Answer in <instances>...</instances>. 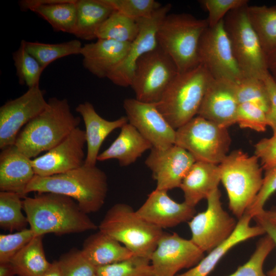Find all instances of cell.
<instances>
[{
  "label": "cell",
  "mask_w": 276,
  "mask_h": 276,
  "mask_svg": "<svg viewBox=\"0 0 276 276\" xmlns=\"http://www.w3.org/2000/svg\"><path fill=\"white\" fill-rule=\"evenodd\" d=\"M130 44L106 39L86 43L82 46L80 54L83 66L99 78H107L125 58Z\"/></svg>",
  "instance_id": "cell-21"
},
{
  "label": "cell",
  "mask_w": 276,
  "mask_h": 276,
  "mask_svg": "<svg viewBox=\"0 0 276 276\" xmlns=\"http://www.w3.org/2000/svg\"><path fill=\"white\" fill-rule=\"evenodd\" d=\"M204 253L191 239L164 232L150 257L154 276H176L181 269L197 265Z\"/></svg>",
  "instance_id": "cell-14"
},
{
  "label": "cell",
  "mask_w": 276,
  "mask_h": 276,
  "mask_svg": "<svg viewBox=\"0 0 276 276\" xmlns=\"http://www.w3.org/2000/svg\"><path fill=\"white\" fill-rule=\"evenodd\" d=\"M152 148L151 143L128 122L121 128L119 135L109 147L99 154L97 159L102 162L114 159L121 167H126Z\"/></svg>",
  "instance_id": "cell-27"
},
{
  "label": "cell",
  "mask_w": 276,
  "mask_h": 276,
  "mask_svg": "<svg viewBox=\"0 0 276 276\" xmlns=\"http://www.w3.org/2000/svg\"><path fill=\"white\" fill-rule=\"evenodd\" d=\"M213 78L199 64L179 73L168 86L157 108L175 130L197 115L207 88Z\"/></svg>",
  "instance_id": "cell-4"
},
{
  "label": "cell",
  "mask_w": 276,
  "mask_h": 276,
  "mask_svg": "<svg viewBox=\"0 0 276 276\" xmlns=\"http://www.w3.org/2000/svg\"><path fill=\"white\" fill-rule=\"evenodd\" d=\"M19 5L22 10H30L46 20L54 31L74 34L76 0H23Z\"/></svg>",
  "instance_id": "cell-25"
},
{
  "label": "cell",
  "mask_w": 276,
  "mask_h": 276,
  "mask_svg": "<svg viewBox=\"0 0 276 276\" xmlns=\"http://www.w3.org/2000/svg\"><path fill=\"white\" fill-rule=\"evenodd\" d=\"M253 219L255 220L257 225L263 228L265 234L271 238L276 247V226L260 215H257ZM266 274L267 276H276V264L272 269L267 271Z\"/></svg>",
  "instance_id": "cell-47"
},
{
  "label": "cell",
  "mask_w": 276,
  "mask_h": 276,
  "mask_svg": "<svg viewBox=\"0 0 276 276\" xmlns=\"http://www.w3.org/2000/svg\"><path fill=\"white\" fill-rule=\"evenodd\" d=\"M14 65L18 82L28 88L39 85L41 74L44 70L38 61L27 50L25 40L19 48L12 54Z\"/></svg>",
  "instance_id": "cell-35"
},
{
  "label": "cell",
  "mask_w": 276,
  "mask_h": 276,
  "mask_svg": "<svg viewBox=\"0 0 276 276\" xmlns=\"http://www.w3.org/2000/svg\"><path fill=\"white\" fill-rule=\"evenodd\" d=\"M221 181L226 191L228 206L240 219L262 187L263 169L259 158L240 150L231 152L219 165Z\"/></svg>",
  "instance_id": "cell-6"
},
{
  "label": "cell",
  "mask_w": 276,
  "mask_h": 276,
  "mask_svg": "<svg viewBox=\"0 0 276 276\" xmlns=\"http://www.w3.org/2000/svg\"><path fill=\"white\" fill-rule=\"evenodd\" d=\"M43 236H35L11 259L17 276H40L51 266L43 249Z\"/></svg>",
  "instance_id": "cell-30"
},
{
  "label": "cell",
  "mask_w": 276,
  "mask_h": 276,
  "mask_svg": "<svg viewBox=\"0 0 276 276\" xmlns=\"http://www.w3.org/2000/svg\"><path fill=\"white\" fill-rule=\"evenodd\" d=\"M108 192L105 173L96 166H83L52 176L35 175L26 189L30 192L53 193L75 200L81 210L88 214L99 211Z\"/></svg>",
  "instance_id": "cell-2"
},
{
  "label": "cell",
  "mask_w": 276,
  "mask_h": 276,
  "mask_svg": "<svg viewBox=\"0 0 276 276\" xmlns=\"http://www.w3.org/2000/svg\"><path fill=\"white\" fill-rule=\"evenodd\" d=\"M148 258L134 256L121 262L98 267L97 276H154Z\"/></svg>",
  "instance_id": "cell-36"
},
{
  "label": "cell",
  "mask_w": 276,
  "mask_h": 276,
  "mask_svg": "<svg viewBox=\"0 0 276 276\" xmlns=\"http://www.w3.org/2000/svg\"><path fill=\"white\" fill-rule=\"evenodd\" d=\"M47 103L44 91L38 85L4 104L0 107V149L14 145L22 127L39 114Z\"/></svg>",
  "instance_id": "cell-13"
},
{
  "label": "cell",
  "mask_w": 276,
  "mask_h": 276,
  "mask_svg": "<svg viewBox=\"0 0 276 276\" xmlns=\"http://www.w3.org/2000/svg\"><path fill=\"white\" fill-rule=\"evenodd\" d=\"M254 147L255 155L259 158L263 170L266 171L276 166V132L270 137L261 139Z\"/></svg>",
  "instance_id": "cell-45"
},
{
  "label": "cell",
  "mask_w": 276,
  "mask_h": 276,
  "mask_svg": "<svg viewBox=\"0 0 276 276\" xmlns=\"http://www.w3.org/2000/svg\"><path fill=\"white\" fill-rule=\"evenodd\" d=\"M208 27L206 19L188 13L168 14L160 22L156 34L158 45L171 57L179 73L200 64L199 42Z\"/></svg>",
  "instance_id": "cell-5"
},
{
  "label": "cell",
  "mask_w": 276,
  "mask_h": 276,
  "mask_svg": "<svg viewBox=\"0 0 276 276\" xmlns=\"http://www.w3.org/2000/svg\"><path fill=\"white\" fill-rule=\"evenodd\" d=\"M167 191L155 189L136 211L147 222L161 229L172 227L189 221L195 215V207L171 198Z\"/></svg>",
  "instance_id": "cell-20"
},
{
  "label": "cell",
  "mask_w": 276,
  "mask_h": 276,
  "mask_svg": "<svg viewBox=\"0 0 276 276\" xmlns=\"http://www.w3.org/2000/svg\"><path fill=\"white\" fill-rule=\"evenodd\" d=\"M123 107L128 123L148 141L153 148L165 149L175 144L176 130L157 108L156 103L126 99Z\"/></svg>",
  "instance_id": "cell-16"
},
{
  "label": "cell",
  "mask_w": 276,
  "mask_h": 276,
  "mask_svg": "<svg viewBox=\"0 0 276 276\" xmlns=\"http://www.w3.org/2000/svg\"><path fill=\"white\" fill-rule=\"evenodd\" d=\"M81 250L96 267L121 262L134 255L121 243L100 231L89 236Z\"/></svg>",
  "instance_id": "cell-28"
},
{
  "label": "cell",
  "mask_w": 276,
  "mask_h": 276,
  "mask_svg": "<svg viewBox=\"0 0 276 276\" xmlns=\"http://www.w3.org/2000/svg\"><path fill=\"white\" fill-rule=\"evenodd\" d=\"M252 219L250 215L245 213L239 219L234 231L226 240L208 252L195 266L176 276H208L232 248L246 240L265 234V232L261 226L250 225Z\"/></svg>",
  "instance_id": "cell-24"
},
{
  "label": "cell",
  "mask_w": 276,
  "mask_h": 276,
  "mask_svg": "<svg viewBox=\"0 0 276 276\" xmlns=\"http://www.w3.org/2000/svg\"><path fill=\"white\" fill-rule=\"evenodd\" d=\"M15 271L10 263L0 264V276H14Z\"/></svg>",
  "instance_id": "cell-49"
},
{
  "label": "cell",
  "mask_w": 276,
  "mask_h": 276,
  "mask_svg": "<svg viewBox=\"0 0 276 276\" xmlns=\"http://www.w3.org/2000/svg\"><path fill=\"white\" fill-rule=\"evenodd\" d=\"M61 276H94L96 268L84 257L81 250L73 248L59 260Z\"/></svg>",
  "instance_id": "cell-39"
},
{
  "label": "cell",
  "mask_w": 276,
  "mask_h": 276,
  "mask_svg": "<svg viewBox=\"0 0 276 276\" xmlns=\"http://www.w3.org/2000/svg\"><path fill=\"white\" fill-rule=\"evenodd\" d=\"M23 198L10 192H0V226L12 232L26 228L28 219L22 213Z\"/></svg>",
  "instance_id": "cell-34"
},
{
  "label": "cell",
  "mask_w": 276,
  "mask_h": 276,
  "mask_svg": "<svg viewBox=\"0 0 276 276\" xmlns=\"http://www.w3.org/2000/svg\"><path fill=\"white\" fill-rule=\"evenodd\" d=\"M274 247L272 239L266 234L258 242L256 249L249 259L227 276H267L263 271V265Z\"/></svg>",
  "instance_id": "cell-38"
},
{
  "label": "cell",
  "mask_w": 276,
  "mask_h": 276,
  "mask_svg": "<svg viewBox=\"0 0 276 276\" xmlns=\"http://www.w3.org/2000/svg\"><path fill=\"white\" fill-rule=\"evenodd\" d=\"M178 73L174 61L158 45L136 63L130 85L135 99L157 103Z\"/></svg>",
  "instance_id": "cell-10"
},
{
  "label": "cell",
  "mask_w": 276,
  "mask_h": 276,
  "mask_svg": "<svg viewBox=\"0 0 276 276\" xmlns=\"http://www.w3.org/2000/svg\"><path fill=\"white\" fill-rule=\"evenodd\" d=\"M221 181L219 165L196 161L183 179L180 188L187 204L193 207L218 188Z\"/></svg>",
  "instance_id": "cell-26"
},
{
  "label": "cell",
  "mask_w": 276,
  "mask_h": 276,
  "mask_svg": "<svg viewBox=\"0 0 276 276\" xmlns=\"http://www.w3.org/2000/svg\"><path fill=\"white\" fill-rule=\"evenodd\" d=\"M98 228L134 256L150 260L164 232L140 217L131 206L123 203L114 204L107 211Z\"/></svg>",
  "instance_id": "cell-7"
},
{
  "label": "cell",
  "mask_w": 276,
  "mask_h": 276,
  "mask_svg": "<svg viewBox=\"0 0 276 276\" xmlns=\"http://www.w3.org/2000/svg\"><path fill=\"white\" fill-rule=\"evenodd\" d=\"M246 12L267 57L276 49V6H248Z\"/></svg>",
  "instance_id": "cell-31"
},
{
  "label": "cell",
  "mask_w": 276,
  "mask_h": 276,
  "mask_svg": "<svg viewBox=\"0 0 276 276\" xmlns=\"http://www.w3.org/2000/svg\"><path fill=\"white\" fill-rule=\"evenodd\" d=\"M268 70L270 74L276 77V49L267 57Z\"/></svg>",
  "instance_id": "cell-50"
},
{
  "label": "cell",
  "mask_w": 276,
  "mask_h": 276,
  "mask_svg": "<svg viewBox=\"0 0 276 276\" xmlns=\"http://www.w3.org/2000/svg\"><path fill=\"white\" fill-rule=\"evenodd\" d=\"M258 215H261L270 223L276 226V210L267 211L264 209Z\"/></svg>",
  "instance_id": "cell-51"
},
{
  "label": "cell",
  "mask_w": 276,
  "mask_h": 276,
  "mask_svg": "<svg viewBox=\"0 0 276 276\" xmlns=\"http://www.w3.org/2000/svg\"><path fill=\"white\" fill-rule=\"evenodd\" d=\"M77 20L74 35L91 40L97 39V32L114 10L104 0H76Z\"/></svg>",
  "instance_id": "cell-29"
},
{
  "label": "cell",
  "mask_w": 276,
  "mask_h": 276,
  "mask_svg": "<svg viewBox=\"0 0 276 276\" xmlns=\"http://www.w3.org/2000/svg\"><path fill=\"white\" fill-rule=\"evenodd\" d=\"M94 276H97V275H96V274H95V275H94Z\"/></svg>",
  "instance_id": "cell-53"
},
{
  "label": "cell",
  "mask_w": 276,
  "mask_h": 276,
  "mask_svg": "<svg viewBox=\"0 0 276 276\" xmlns=\"http://www.w3.org/2000/svg\"><path fill=\"white\" fill-rule=\"evenodd\" d=\"M239 104L236 82L213 79L197 116L228 128L236 123Z\"/></svg>",
  "instance_id": "cell-19"
},
{
  "label": "cell",
  "mask_w": 276,
  "mask_h": 276,
  "mask_svg": "<svg viewBox=\"0 0 276 276\" xmlns=\"http://www.w3.org/2000/svg\"><path fill=\"white\" fill-rule=\"evenodd\" d=\"M231 143L227 128L198 116L176 129L175 145L196 161L219 165L228 155Z\"/></svg>",
  "instance_id": "cell-9"
},
{
  "label": "cell",
  "mask_w": 276,
  "mask_h": 276,
  "mask_svg": "<svg viewBox=\"0 0 276 276\" xmlns=\"http://www.w3.org/2000/svg\"><path fill=\"white\" fill-rule=\"evenodd\" d=\"M198 55L199 63L213 79L237 83L243 78L234 57L223 19L204 31L199 42Z\"/></svg>",
  "instance_id": "cell-12"
},
{
  "label": "cell",
  "mask_w": 276,
  "mask_h": 276,
  "mask_svg": "<svg viewBox=\"0 0 276 276\" xmlns=\"http://www.w3.org/2000/svg\"><path fill=\"white\" fill-rule=\"evenodd\" d=\"M236 123L241 128L264 132L268 126L266 113L256 105L249 103L239 104Z\"/></svg>",
  "instance_id": "cell-42"
},
{
  "label": "cell",
  "mask_w": 276,
  "mask_h": 276,
  "mask_svg": "<svg viewBox=\"0 0 276 276\" xmlns=\"http://www.w3.org/2000/svg\"><path fill=\"white\" fill-rule=\"evenodd\" d=\"M80 122L67 99L51 98L45 108L22 128L14 145L28 157L35 158L61 142Z\"/></svg>",
  "instance_id": "cell-3"
},
{
  "label": "cell",
  "mask_w": 276,
  "mask_h": 276,
  "mask_svg": "<svg viewBox=\"0 0 276 276\" xmlns=\"http://www.w3.org/2000/svg\"><path fill=\"white\" fill-rule=\"evenodd\" d=\"M83 119L85 127L87 152L84 164L96 166L99 150L105 139L113 131L128 122L126 116L113 121L103 119L89 102L80 103L76 108Z\"/></svg>",
  "instance_id": "cell-23"
},
{
  "label": "cell",
  "mask_w": 276,
  "mask_h": 276,
  "mask_svg": "<svg viewBox=\"0 0 276 276\" xmlns=\"http://www.w3.org/2000/svg\"><path fill=\"white\" fill-rule=\"evenodd\" d=\"M171 5L167 4L156 10L149 17L136 20L139 32L131 42L124 60L111 72L107 78L119 86H130L136 63L138 59L157 46L156 34L158 27L169 14Z\"/></svg>",
  "instance_id": "cell-15"
},
{
  "label": "cell",
  "mask_w": 276,
  "mask_h": 276,
  "mask_svg": "<svg viewBox=\"0 0 276 276\" xmlns=\"http://www.w3.org/2000/svg\"><path fill=\"white\" fill-rule=\"evenodd\" d=\"M276 191V166L265 171L262 187L251 205L245 213L252 218L264 210L268 198Z\"/></svg>",
  "instance_id": "cell-44"
},
{
  "label": "cell",
  "mask_w": 276,
  "mask_h": 276,
  "mask_svg": "<svg viewBox=\"0 0 276 276\" xmlns=\"http://www.w3.org/2000/svg\"><path fill=\"white\" fill-rule=\"evenodd\" d=\"M206 10L209 27H212L223 19L231 11L248 5L247 0H202L199 1Z\"/></svg>",
  "instance_id": "cell-43"
},
{
  "label": "cell",
  "mask_w": 276,
  "mask_h": 276,
  "mask_svg": "<svg viewBox=\"0 0 276 276\" xmlns=\"http://www.w3.org/2000/svg\"><path fill=\"white\" fill-rule=\"evenodd\" d=\"M34 237L30 228H26L14 233L1 234L0 264L10 263L15 255Z\"/></svg>",
  "instance_id": "cell-41"
},
{
  "label": "cell",
  "mask_w": 276,
  "mask_h": 276,
  "mask_svg": "<svg viewBox=\"0 0 276 276\" xmlns=\"http://www.w3.org/2000/svg\"><path fill=\"white\" fill-rule=\"evenodd\" d=\"M273 78L274 79L275 82H276V77H273Z\"/></svg>",
  "instance_id": "cell-52"
},
{
  "label": "cell",
  "mask_w": 276,
  "mask_h": 276,
  "mask_svg": "<svg viewBox=\"0 0 276 276\" xmlns=\"http://www.w3.org/2000/svg\"><path fill=\"white\" fill-rule=\"evenodd\" d=\"M27 50L38 61L43 70L50 63L60 58L80 55L81 42L74 39L58 43H45L25 40Z\"/></svg>",
  "instance_id": "cell-32"
},
{
  "label": "cell",
  "mask_w": 276,
  "mask_h": 276,
  "mask_svg": "<svg viewBox=\"0 0 276 276\" xmlns=\"http://www.w3.org/2000/svg\"><path fill=\"white\" fill-rule=\"evenodd\" d=\"M86 144L84 130L79 127L57 145L32 160L36 175L45 177L60 174L84 164V147Z\"/></svg>",
  "instance_id": "cell-17"
},
{
  "label": "cell",
  "mask_w": 276,
  "mask_h": 276,
  "mask_svg": "<svg viewBox=\"0 0 276 276\" xmlns=\"http://www.w3.org/2000/svg\"><path fill=\"white\" fill-rule=\"evenodd\" d=\"M196 162L183 148L173 145L165 149L152 148L145 161L156 182V189L165 190L179 188Z\"/></svg>",
  "instance_id": "cell-18"
},
{
  "label": "cell",
  "mask_w": 276,
  "mask_h": 276,
  "mask_svg": "<svg viewBox=\"0 0 276 276\" xmlns=\"http://www.w3.org/2000/svg\"><path fill=\"white\" fill-rule=\"evenodd\" d=\"M14 145L0 153V190L16 193L23 199L26 189L35 175L32 163Z\"/></svg>",
  "instance_id": "cell-22"
},
{
  "label": "cell",
  "mask_w": 276,
  "mask_h": 276,
  "mask_svg": "<svg viewBox=\"0 0 276 276\" xmlns=\"http://www.w3.org/2000/svg\"><path fill=\"white\" fill-rule=\"evenodd\" d=\"M139 32V26L136 20L114 10L99 28L97 39L131 42Z\"/></svg>",
  "instance_id": "cell-33"
},
{
  "label": "cell",
  "mask_w": 276,
  "mask_h": 276,
  "mask_svg": "<svg viewBox=\"0 0 276 276\" xmlns=\"http://www.w3.org/2000/svg\"><path fill=\"white\" fill-rule=\"evenodd\" d=\"M23 210L35 236L62 235L96 230L97 226L73 198L53 193H37L22 200Z\"/></svg>",
  "instance_id": "cell-1"
},
{
  "label": "cell",
  "mask_w": 276,
  "mask_h": 276,
  "mask_svg": "<svg viewBox=\"0 0 276 276\" xmlns=\"http://www.w3.org/2000/svg\"><path fill=\"white\" fill-rule=\"evenodd\" d=\"M221 196L217 188L206 198V210L195 215L188 222L191 240L204 252H210L226 240L238 222L223 210Z\"/></svg>",
  "instance_id": "cell-11"
},
{
  "label": "cell",
  "mask_w": 276,
  "mask_h": 276,
  "mask_svg": "<svg viewBox=\"0 0 276 276\" xmlns=\"http://www.w3.org/2000/svg\"><path fill=\"white\" fill-rule=\"evenodd\" d=\"M40 276H61L58 261H53L50 267Z\"/></svg>",
  "instance_id": "cell-48"
},
{
  "label": "cell",
  "mask_w": 276,
  "mask_h": 276,
  "mask_svg": "<svg viewBox=\"0 0 276 276\" xmlns=\"http://www.w3.org/2000/svg\"><path fill=\"white\" fill-rule=\"evenodd\" d=\"M264 81L270 101L269 110L266 113L267 122L274 133L276 132V82L270 73Z\"/></svg>",
  "instance_id": "cell-46"
},
{
  "label": "cell",
  "mask_w": 276,
  "mask_h": 276,
  "mask_svg": "<svg viewBox=\"0 0 276 276\" xmlns=\"http://www.w3.org/2000/svg\"><path fill=\"white\" fill-rule=\"evenodd\" d=\"M236 83L239 104L253 103L265 113L268 111L270 101L264 80L253 77H243Z\"/></svg>",
  "instance_id": "cell-37"
},
{
  "label": "cell",
  "mask_w": 276,
  "mask_h": 276,
  "mask_svg": "<svg viewBox=\"0 0 276 276\" xmlns=\"http://www.w3.org/2000/svg\"><path fill=\"white\" fill-rule=\"evenodd\" d=\"M114 10L137 20L150 16L160 7L154 0H104Z\"/></svg>",
  "instance_id": "cell-40"
},
{
  "label": "cell",
  "mask_w": 276,
  "mask_h": 276,
  "mask_svg": "<svg viewBox=\"0 0 276 276\" xmlns=\"http://www.w3.org/2000/svg\"><path fill=\"white\" fill-rule=\"evenodd\" d=\"M247 6L229 12L223 18L224 27L243 77L264 80L270 74L267 58L248 19Z\"/></svg>",
  "instance_id": "cell-8"
}]
</instances>
